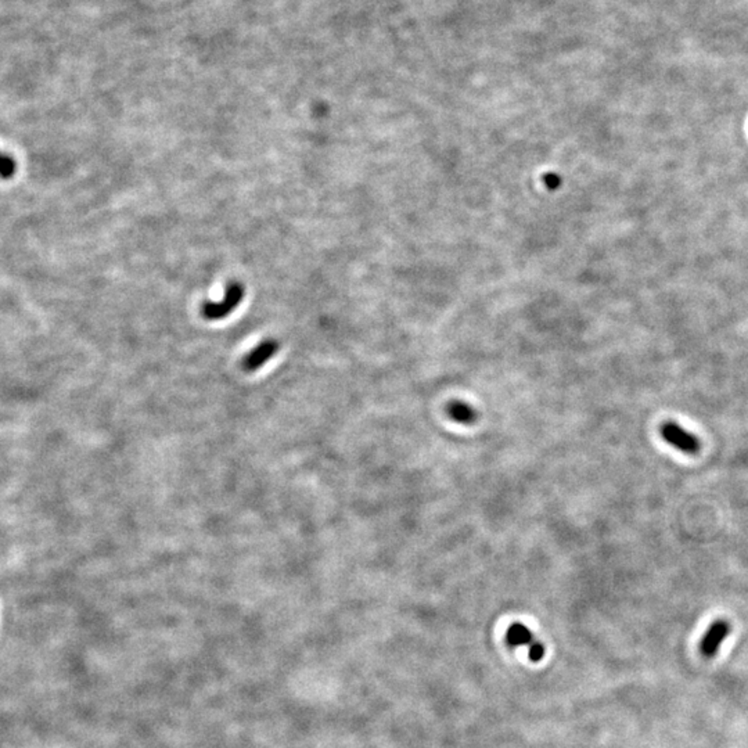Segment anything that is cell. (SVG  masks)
I'll use <instances>...</instances> for the list:
<instances>
[{"label":"cell","mask_w":748,"mask_h":748,"mask_svg":"<svg viewBox=\"0 0 748 748\" xmlns=\"http://www.w3.org/2000/svg\"><path fill=\"white\" fill-rule=\"evenodd\" d=\"M244 287L241 283L233 282L227 286L224 291V297L217 303H206L201 308V315L207 321H222L227 318L243 301L244 298Z\"/></svg>","instance_id":"1"},{"label":"cell","mask_w":748,"mask_h":748,"mask_svg":"<svg viewBox=\"0 0 748 748\" xmlns=\"http://www.w3.org/2000/svg\"><path fill=\"white\" fill-rule=\"evenodd\" d=\"M659 432L666 443L686 455H696L700 452V439L675 422H665L659 428Z\"/></svg>","instance_id":"2"},{"label":"cell","mask_w":748,"mask_h":748,"mask_svg":"<svg viewBox=\"0 0 748 748\" xmlns=\"http://www.w3.org/2000/svg\"><path fill=\"white\" fill-rule=\"evenodd\" d=\"M279 346L280 345L275 338H268V339L262 341L251 352H248L244 356V359L241 362L243 370L247 372V373L257 372L258 369L265 366L277 353Z\"/></svg>","instance_id":"3"},{"label":"cell","mask_w":748,"mask_h":748,"mask_svg":"<svg viewBox=\"0 0 748 748\" xmlns=\"http://www.w3.org/2000/svg\"><path fill=\"white\" fill-rule=\"evenodd\" d=\"M729 634H731V624L728 621H724V620L715 621L710 627V629L707 631V634L704 635L703 641L700 643V650L703 655L714 657L718 652L721 644L729 636Z\"/></svg>","instance_id":"4"},{"label":"cell","mask_w":748,"mask_h":748,"mask_svg":"<svg viewBox=\"0 0 748 748\" xmlns=\"http://www.w3.org/2000/svg\"><path fill=\"white\" fill-rule=\"evenodd\" d=\"M448 413L455 422L460 425H470L475 420V411L468 404H464V402L450 404L448 408Z\"/></svg>","instance_id":"5"},{"label":"cell","mask_w":748,"mask_h":748,"mask_svg":"<svg viewBox=\"0 0 748 748\" xmlns=\"http://www.w3.org/2000/svg\"><path fill=\"white\" fill-rule=\"evenodd\" d=\"M507 641L512 646H530L534 639L531 631L523 624H514L507 631Z\"/></svg>","instance_id":"6"},{"label":"cell","mask_w":748,"mask_h":748,"mask_svg":"<svg viewBox=\"0 0 748 748\" xmlns=\"http://www.w3.org/2000/svg\"><path fill=\"white\" fill-rule=\"evenodd\" d=\"M15 165L11 158L0 155V176L1 178H10L14 174Z\"/></svg>","instance_id":"7"},{"label":"cell","mask_w":748,"mask_h":748,"mask_svg":"<svg viewBox=\"0 0 748 748\" xmlns=\"http://www.w3.org/2000/svg\"><path fill=\"white\" fill-rule=\"evenodd\" d=\"M528 654H530V658H531L533 661H540L542 657L544 655V647H543L539 641H533V643L530 644Z\"/></svg>","instance_id":"8"}]
</instances>
